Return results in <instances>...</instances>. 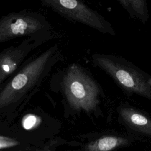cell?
<instances>
[{
    "instance_id": "6da1fadb",
    "label": "cell",
    "mask_w": 151,
    "mask_h": 151,
    "mask_svg": "<svg viewBox=\"0 0 151 151\" xmlns=\"http://www.w3.org/2000/svg\"><path fill=\"white\" fill-rule=\"evenodd\" d=\"M57 47H51L27 63L0 90V113L10 109L39 85L55 61Z\"/></svg>"
},
{
    "instance_id": "7a4b0ae2",
    "label": "cell",
    "mask_w": 151,
    "mask_h": 151,
    "mask_svg": "<svg viewBox=\"0 0 151 151\" xmlns=\"http://www.w3.org/2000/svg\"><path fill=\"white\" fill-rule=\"evenodd\" d=\"M94 63L104 71L125 92L151 100V76L123 58L94 54Z\"/></svg>"
},
{
    "instance_id": "3957f363",
    "label": "cell",
    "mask_w": 151,
    "mask_h": 151,
    "mask_svg": "<svg viewBox=\"0 0 151 151\" xmlns=\"http://www.w3.org/2000/svg\"><path fill=\"white\" fill-rule=\"evenodd\" d=\"M64 93L72 108L90 112L99 103L100 90L96 81L80 67L73 65L64 76Z\"/></svg>"
},
{
    "instance_id": "277c9868",
    "label": "cell",
    "mask_w": 151,
    "mask_h": 151,
    "mask_svg": "<svg viewBox=\"0 0 151 151\" xmlns=\"http://www.w3.org/2000/svg\"><path fill=\"white\" fill-rule=\"evenodd\" d=\"M64 18L88 26L97 31L112 35L116 32L111 24L83 0H39Z\"/></svg>"
},
{
    "instance_id": "5b68a950",
    "label": "cell",
    "mask_w": 151,
    "mask_h": 151,
    "mask_svg": "<svg viewBox=\"0 0 151 151\" xmlns=\"http://www.w3.org/2000/svg\"><path fill=\"white\" fill-rule=\"evenodd\" d=\"M50 28L49 22L41 14L28 11L11 12L0 18V43L44 33Z\"/></svg>"
},
{
    "instance_id": "8992f818",
    "label": "cell",
    "mask_w": 151,
    "mask_h": 151,
    "mask_svg": "<svg viewBox=\"0 0 151 151\" xmlns=\"http://www.w3.org/2000/svg\"><path fill=\"white\" fill-rule=\"evenodd\" d=\"M32 39L25 40L17 46L10 47L0 52V86L21 67L34 48Z\"/></svg>"
},
{
    "instance_id": "52a82bcc",
    "label": "cell",
    "mask_w": 151,
    "mask_h": 151,
    "mask_svg": "<svg viewBox=\"0 0 151 151\" xmlns=\"http://www.w3.org/2000/svg\"><path fill=\"white\" fill-rule=\"evenodd\" d=\"M119 118L124 125L132 131L151 137V118L138 109L122 105L118 109Z\"/></svg>"
},
{
    "instance_id": "ba28073f",
    "label": "cell",
    "mask_w": 151,
    "mask_h": 151,
    "mask_svg": "<svg viewBox=\"0 0 151 151\" xmlns=\"http://www.w3.org/2000/svg\"><path fill=\"white\" fill-rule=\"evenodd\" d=\"M130 141L122 136H104L89 143L85 149L88 151H109L127 146Z\"/></svg>"
},
{
    "instance_id": "9c48e42d",
    "label": "cell",
    "mask_w": 151,
    "mask_h": 151,
    "mask_svg": "<svg viewBox=\"0 0 151 151\" xmlns=\"http://www.w3.org/2000/svg\"><path fill=\"white\" fill-rule=\"evenodd\" d=\"M128 15L143 23L149 18L147 0H116Z\"/></svg>"
},
{
    "instance_id": "30bf717a",
    "label": "cell",
    "mask_w": 151,
    "mask_h": 151,
    "mask_svg": "<svg viewBox=\"0 0 151 151\" xmlns=\"http://www.w3.org/2000/svg\"><path fill=\"white\" fill-rule=\"evenodd\" d=\"M19 144L18 142L12 139L0 136V149L14 147Z\"/></svg>"
},
{
    "instance_id": "8fae6325",
    "label": "cell",
    "mask_w": 151,
    "mask_h": 151,
    "mask_svg": "<svg viewBox=\"0 0 151 151\" xmlns=\"http://www.w3.org/2000/svg\"><path fill=\"white\" fill-rule=\"evenodd\" d=\"M37 123V117L33 115H28L23 120V126L26 129H30L34 127Z\"/></svg>"
}]
</instances>
